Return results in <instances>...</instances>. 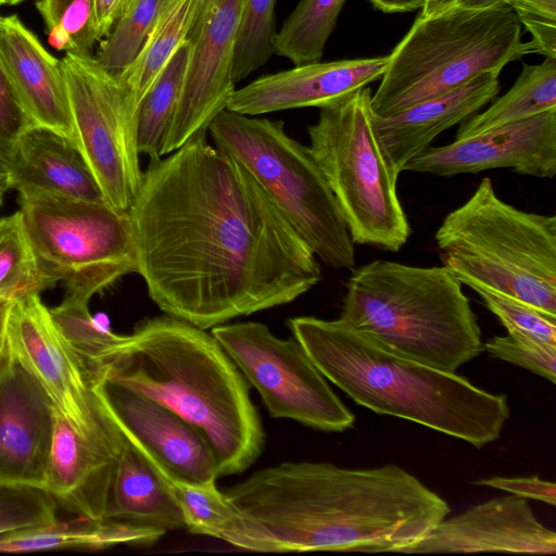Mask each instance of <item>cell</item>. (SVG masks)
<instances>
[{
  "label": "cell",
  "mask_w": 556,
  "mask_h": 556,
  "mask_svg": "<svg viewBox=\"0 0 556 556\" xmlns=\"http://www.w3.org/2000/svg\"><path fill=\"white\" fill-rule=\"evenodd\" d=\"M206 132L150 160L128 211L150 299L204 330L291 303L321 280L308 245Z\"/></svg>",
  "instance_id": "1"
},
{
  "label": "cell",
  "mask_w": 556,
  "mask_h": 556,
  "mask_svg": "<svg viewBox=\"0 0 556 556\" xmlns=\"http://www.w3.org/2000/svg\"><path fill=\"white\" fill-rule=\"evenodd\" d=\"M225 495L236 518L220 540L257 553H404L451 510L395 464L351 469L283 462Z\"/></svg>",
  "instance_id": "2"
},
{
  "label": "cell",
  "mask_w": 556,
  "mask_h": 556,
  "mask_svg": "<svg viewBox=\"0 0 556 556\" xmlns=\"http://www.w3.org/2000/svg\"><path fill=\"white\" fill-rule=\"evenodd\" d=\"M103 377L170 409L210 445L218 477L247 470L265 432L248 382L204 329L168 315L137 324Z\"/></svg>",
  "instance_id": "3"
},
{
  "label": "cell",
  "mask_w": 556,
  "mask_h": 556,
  "mask_svg": "<svg viewBox=\"0 0 556 556\" xmlns=\"http://www.w3.org/2000/svg\"><path fill=\"white\" fill-rule=\"evenodd\" d=\"M326 379L357 404L482 447L500 438L510 412L505 394L394 352L345 320H288Z\"/></svg>",
  "instance_id": "4"
},
{
  "label": "cell",
  "mask_w": 556,
  "mask_h": 556,
  "mask_svg": "<svg viewBox=\"0 0 556 556\" xmlns=\"http://www.w3.org/2000/svg\"><path fill=\"white\" fill-rule=\"evenodd\" d=\"M340 318L394 352L448 372L483 351L469 299L443 265H362L346 280Z\"/></svg>",
  "instance_id": "5"
},
{
  "label": "cell",
  "mask_w": 556,
  "mask_h": 556,
  "mask_svg": "<svg viewBox=\"0 0 556 556\" xmlns=\"http://www.w3.org/2000/svg\"><path fill=\"white\" fill-rule=\"evenodd\" d=\"M440 260L462 285L556 315V216L522 211L483 178L434 235Z\"/></svg>",
  "instance_id": "6"
},
{
  "label": "cell",
  "mask_w": 556,
  "mask_h": 556,
  "mask_svg": "<svg viewBox=\"0 0 556 556\" xmlns=\"http://www.w3.org/2000/svg\"><path fill=\"white\" fill-rule=\"evenodd\" d=\"M533 53L521 24L507 4L456 5L418 17L389 54L380 85L371 93L375 116L386 118L448 92Z\"/></svg>",
  "instance_id": "7"
},
{
  "label": "cell",
  "mask_w": 556,
  "mask_h": 556,
  "mask_svg": "<svg viewBox=\"0 0 556 556\" xmlns=\"http://www.w3.org/2000/svg\"><path fill=\"white\" fill-rule=\"evenodd\" d=\"M214 146L260 185L312 252L334 269L355 265L354 242L342 210L311 149L281 121L230 110L208 125Z\"/></svg>",
  "instance_id": "8"
},
{
  "label": "cell",
  "mask_w": 556,
  "mask_h": 556,
  "mask_svg": "<svg viewBox=\"0 0 556 556\" xmlns=\"http://www.w3.org/2000/svg\"><path fill=\"white\" fill-rule=\"evenodd\" d=\"M371 89L319 109L307 127L309 146L344 215L354 243L397 252L410 237L400 201L399 173L384 156L374 127Z\"/></svg>",
  "instance_id": "9"
},
{
  "label": "cell",
  "mask_w": 556,
  "mask_h": 556,
  "mask_svg": "<svg viewBox=\"0 0 556 556\" xmlns=\"http://www.w3.org/2000/svg\"><path fill=\"white\" fill-rule=\"evenodd\" d=\"M23 219L41 267L66 296L89 302L137 273L128 212L46 192H20Z\"/></svg>",
  "instance_id": "10"
},
{
  "label": "cell",
  "mask_w": 556,
  "mask_h": 556,
  "mask_svg": "<svg viewBox=\"0 0 556 556\" xmlns=\"http://www.w3.org/2000/svg\"><path fill=\"white\" fill-rule=\"evenodd\" d=\"M76 142L106 204L128 212L143 170L137 139L139 101L121 77L91 54L66 52L61 59Z\"/></svg>",
  "instance_id": "11"
},
{
  "label": "cell",
  "mask_w": 556,
  "mask_h": 556,
  "mask_svg": "<svg viewBox=\"0 0 556 556\" xmlns=\"http://www.w3.org/2000/svg\"><path fill=\"white\" fill-rule=\"evenodd\" d=\"M211 333L256 389L271 417L327 432L353 427V413L294 337L281 339L256 321L223 324Z\"/></svg>",
  "instance_id": "12"
},
{
  "label": "cell",
  "mask_w": 556,
  "mask_h": 556,
  "mask_svg": "<svg viewBox=\"0 0 556 556\" xmlns=\"http://www.w3.org/2000/svg\"><path fill=\"white\" fill-rule=\"evenodd\" d=\"M5 337L13 361L73 427L101 440L124 441L96 392L97 382L56 327L39 293L12 299Z\"/></svg>",
  "instance_id": "13"
},
{
  "label": "cell",
  "mask_w": 556,
  "mask_h": 556,
  "mask_svg": "<svg viewBox=\"0 0 556 556\" xmlns=\"http://www.w3.org/2000/svg\"><path fill=\"white\" fill-rule=\"evenodd\" d=\"M244 0H201L188 35L191 52L162 156L207 131L236 90L232 68Z\"/></svg>",
  "instance_id": "14"
},
{
  "label": "cell",
  "mask_w": 556,
  "mask_h": 556,
  "mask_svg": "<svg viewBox=\"0 0 556 556\" xmlns=\"http://www.w3.org/2000/svg\"><path fill=\"white\" fill-rule=\"evenodd\" d=\"M96 392L124 438L166 480L216 482L214 454L202 434L162 404L102 377Z\"/></svg>",
  "instance_id": "15"
},
{
  "label": "cell",
  "mask_w": 556,
  "mask_h": 556,
  "mask_svg": "<svg viewBox=\"0 0 556 556\" xmlns=\"http://www.w3.org/2000/svg\"><path fill=\"white\" fill-rule=\"evenodd\" d=\"M508 168L552 179L556 175V110L453 142L429 146L403 170L451 177Z\"/></svg>",
  "instance_id": "16"
},
{
  "label": "cell",
  "mask_w": 556,
  "mask_h": 556,
  "mask_svg": "<svg viewBox=\"0 0 556 556\" xmlns=\"http://www.w3.org/2000/svg\"><path fill=\"white\" fill-rule=\"evenodd\" d=\"M484 552L554 555L556 533L539 521L527 498L511 494L444 518L404 554Z\"/></svg>",
  "instance_id": "17"
},
{
  "label": "cell",
  "mask_w": 556,
  "mask_h": 556,
  "mask_svg": "<svg viewBox=\"0 0 556 556\" xmlns=\"http://www.w3.org/2000/svg\"><path fill=\"white\" fill-rule=\"evenodd\" d=\"M389 54L313 62L256 78L231 94L227 110L256 116L337 103L382 77Z\"/></svg>",
  "instance_id": "18"
},
{
  "label": "cell",
  "mask_w": 556,
  "mask_h": 556,
  "mask_svg": "<svg viewBox=\"0 0 556 556\" xmlns=\"http://www.w3.org/2000/svg\"><path fill=\"white\" fill-rule=\"evenodd\" d=\"M53 431L41 490L77 517L104 519L119 453L125 444L93 438L52 407Z\"/></svg>",
  "instance_id": "19"
},
{
  "label": "cell",
  "mask_w": 556,
  "mask_h": 556,
  "mask_svg": "<svg viewBox=\"0 0 556 556\" xmlns=\"http://www.w3.org/2000/svg\"><path fill=\"white\" fill-rule=\"evenodd\" d=\"M52 431L51 403L13 361L0 378V484L41 489Z\"/></svg>",
  "instance_id": "20"
},
{
  "label": "cell",
  "mask_w": 556,
  "mask_h": 556,
  "mask_svg": "<svg viewBox=\"0 0 556 556\" xmlns=\"http://www.w3.org/2000/svg\"><path fill=\"white\" fill-rule=\"evenodd\" d=\"M0 63L31 123L77 144L61 62L16 14L0 18Z\"/></svg>",
  "instance_id": "21"
},
{
  "label": "cell",
  "mask_w": 556,
  "mask_h": 556,
  "mask_svg": "<svg viewBox=\"0 0 556 556\" xmlns=\"http://www.w3.org/2000/svg\"><path fill=\"white\" fill-rule=\"evenodd\" d=\"M500 73L489 72L443 94L386 118L374 115L376 137L399 173L442 131L464 122L496 98Z\"/></svg>",
  "instance_id": "22"
},
{
  "label": "cell",
  "mask_w": 556,
  "mask_h": 556,
  "mask_svg": "<svg viewBox=\"0 0 556 556\" xmlns=\"http://www.w3.org/2000/svg\"><path fill=\"white\" fill-rule=\"evenodd\" d=\"M10 189L102 203V191L78 146L56 131L30 126L18 138L7 170Z\"/></svg>",
  "instance_id": "23"
},
{
  "label": "cell",
  "mask_w": 556,
  "mask_h": 556,
  "mask_svg": "<svg viewBox=\"0 0 556 556\" xmlns=\"http://www.w3.org/2000/svg\"><path fill=\"white\" fill-rule=\"evenodd\" d=\"M104 519L154 528L164 533L185 528L167 480L126 439L115 465Z\"/></svg>",
  "instance_id": "24"
},
{
  "label": "cell",
  "mask_w": 556,
  "mask_h": 556,
  "mask_svg": "<svg viewBox=\"0 0 556 556\" xmlns=\"http://www.w3.org/2000/svg\"><path fill=\"white\" fill-rule=\"evenodd\" d=\"M165 533L154 528L113 519L54 521L0 535V553L53 549L100 551L118 545L151 546Z\"/></svg>",
  "instance_id": "25"
},
{
  "label": "cell",
  "mask_w": 556,
  "mask_h": 556,
  "mask_svg": "<svg viewBox=\"0 0 556 556\" xmlns=\"http://www.w3.org/2000/svg\"><path fill=\"white\" fill-rule=\"evenodd\" d=\"M551 110H556V59L545 58L540 64H523L511 88L486 110L462 122L455 139H465Z\"/></svg>",
  "instance_id": "26"
},
{
  "label": "cell",
  "mask_w": 556,
  "mask_h": 556,
  "mask_svg": "<svg viewBox=\"0 0 556 556\" xmlns=\"http://www.w3.org/2000/svg\"><path fill=\"white\" fill-rule=\"evenodd\" d=\"M201 0H165L141 50L121 75L139 103L178 48L188 39Z\"/></svg>",
  "instance_id": "27"
},
{
  "label": "cell",
  "mask_w": 556,
  "mask_h": 556,
  "mask_svg": "<svg viewBox=\"0 0 556 556\" xmlns=\"http://www.w3.org/2000/svg\"><path fill=\"white\" fill-rule=\"evenodd\" d=\"M191 45L187 39L174 53L138 108L137 139L139 153L162 157V149L181 94Z\"/></svg>",
  "instance_id": "28"
},
{
  "label": "cell",
  "mask_w": 556,
  "mask_h": 556,
  "mask_svg": "<svg viewBox=\"0 0 556 556\" xmlns=\"http://www.w3.org/2000/svg\"><path fill=\"white\" fill-rule=\"evenodd\" d=\"M345 0H299L276 33L274 54L293 65L318 62Z\"/></svg>",
  "instance_id": "29"
},
{
  "label": "cell",
  "mask_w": 556,
  "mask_h": 556,
  "mask_svg": "<svg viewBox=\"0 0 556 556\" xmlns=\"http://www.w3.org/2000/svg\"><path fill=\"white\" fill-rule=\"evenodd\" d=\"M88 303L65 295L58 306L49 309L56 327L98 383L117 358L127 336L99 326Z\"/></svg>",
  "instance_id": "30"
},
{
  "label": "cell",
  "mask_w": 556,
  "mask_h": 556,
  "mask_svg": "<svg viewBox=\"0 0 556 556\" xmlns=\"http://www.w3.org/2000/svg\"><path fill=\"white\" fill-rule=\"evenodd\" d=\"M56 282L41 267L21 211L0 217V299L40 293Z\"/></svg>",
  "instance_id": "31"
},
{
  "label": "cell",
  "mask_w": 556,
  "mask_h": 556,
  "mask_svg": "<svg viewBox=\"0 0 556 556\" xmlns=\"http://www.w3.org/2000/svg\"><path fill=\"white\" fill-rule=\"evenodd\" d=\"M165 0H132L105 39L96 61L109 73L121 76L134 62L150 34Z\"/></svg>",
  "instance_id": "32"
},
{
  "label": "cell",
  "mask_w": 556,
  "mask_h": 556,
  "mask_svg": "<svg viewBox=\"0 0 556 556\" xmlns=\"http://www.w3.org/2000/svg\"><path fill=\"white\" fill-rule=\"evenodd\" d=\"M35 5L54 49L91 54L99 41L93 0H38Z\"/></svg>",
  "instance_id": "33"
},
{
  "label": "cell",
  "mask_w": 556,
  "mask_h": 556,
  "mask_svg": "<svg viewBox=\"0 0 556 556\" xmlns=\"http://www.w3.org/2000/svg\"><path fill=\"white\" fill-rule=\"evenodd\" d=\"M167 482L181 510L185 528L193 534L220 540L233 522L236 511L215 482Z\"/></svg>",
  "instance_id": "34"
},
{
  "label": "cell",
  "mask_w": 556,
  "mask_h": 556,
  "mask_svg": "<svg viewBox=\"0 0 556 556\" xmlns=\"http://www.w3.org/2000/svg\"><path fill=\"white\" fill-rule=\"evenodd\" d=\"M275 7L276 0H244L232 68L235 84L262 67L274 54Z\"/></svg>",
  "instance_id": "35"
},
{
  "label": "cell",
  "mask_w": 556,
  "mask_h": 556,
  "mask_svg": "<svg viewBox=\"0 0 556 556\" xmlns=\"http://www.w3.org/2000/svg\"><path fill=\"white\" fill-rule=\"evenodd\" d=\"M506 328L507 332L556 345V315L541 311L518 299L486 290L476 291Z\"/></svg>",
  "instance_id": "36"
},
{
  "label": "cell",
  "mask_w": 556,
  "mask_h": 556,
  "mask_svg": "<svg viewBox=\"0 0 556 556\" xmlns=\"http://www.w3.org/2000/svg\"><path fill=\"white\" fill-rule=\"evenodd\" d=\"M56 506L41 489L0 484V535L54 521Z\"/></svg>",
  "instance_id": "37"
},
{
  "label": "cell",
  "mask_w": 556,
  "mask_h": 556,
  "mask_svg": "<svg viewBox=\"0 0 556 556\" xmlns=\"http://www.w3.org/2000/svg\"><path fill=\"white\" fill-rule=\"evenodd\" d=\"M483 350L493 357L522 367L552 383L556 382V345L507 332L506 336L488 340Z\"/></svg>",
  "instance_id": "38"
},
{
  "label": "cell",
  "mask_w": 556,
  "mask_h": 556,
  "mask_svg": "<svg viewBox=\"0 0 556 556\" xmlns=\"http://www.w3.org/2000/svg\"><path fill=\"white\" fill-rule=\"evenodd\" d=\"M507 5L530 33L532 52L556 59V0H510Z\"/></svg>",
  "instance_id": "39"
},
{
  "label": "cell",
  "mask_w": 556,
  "mask_h": 556,
  "mask_svg": "<svg viewBox=\"0 0 556 556\" xmlns=\"http://www.w3.org/2000/svg\"><path fill=\"white\" fill-rule=\"evenodd\" d=\"M35 126L24 111L0 63V169L7 173L21 135Z\"/></svg>",
  "instance_id": "40"
},
{
  "label": "cell",
  "mask_w": 556,
  "mask_h": 556,
  "mask_svg": "<svg viewBox=\"0 0 556 556\" xmlns=\"http://www.w3.org/2000/svg\"><path fill=\"white\" fill-rule=\"evenodd\" d=\"M473 483L498 489L523 498L541 501L551 506L556 504L555 483L539 477H491Z\"/></svg>",
  "instance_id": "41"
},
{
  "label": "cell",
  "mask_w": 556,
  "mask_h": 556,
  "mask_svg": "<svg viewBox=\"0 0 556 556\" xmlns=\"http://www.w3.org/2000/svg\"><path fill=\"white\" fill-rule=\"evenodd\" d=\"M132 0H93L99 40L109 35L112 27Z\"/></svg>",
  "instance_id": "42"
},
{
  "label": "cell",
  "mask_w": 556,
  "mask_h": 556,
  "mask_svg": "<svg viewBox=\"0 0 556 556\" xmlns=\"http://www.w3.org/2000/svg\"><path fill=\"white\" fill-rule=\"evenodd\" d=\"M372 7L384 13L412 12L424 7L426 0H368Z\"/></svg>",
  "instance_id": "43"
},
{
  "label": "cell",
  "mask_w": 556,
  "mask_h": 556,
  "mask_svg": "<svg viewBox=\"0 0 556 556\" xmlns=\"http://www.w3.org/2000/svg\"><path fill=\"white\" fill-rule=\"evenodd\" d=\"M459 0H426L419 16L428 17L447 11L458 4Z\"/></svg>",
  "instance_id": "44"
},
{
  "label": "cell",
  "mask_w": 556,
  "mask_h": 556,
  "mask_svg": "<svg viewBox=\"0 0 556 556\" xmlns=\"http://www.w3.org/2000/svg\"><path fill=\"white\" fill-rule=\"evenodd\" d=\"M510 0H459L458 4L459 7L464 8H489L500 4H508Z\"/></svg>",
  "instance_id": "45"
},
{
  "label": "cell",
  "mask_w": 556,
  "mask_h": 556,
  "mask_svg": "<svg viewBox=\"0 0 556 556\" xmlns=\"http://www.w3.org/2000/svg\"><path fill=\"white\" fill-rule=\"evenodd\" d=\"M12 300L0 299V339L5 336L8 314Z\"/></svg>",
  "instance_id": "46"
},
{
  "label": "cell",
  "mask_w": 556,
  "mask_h": 556,
  "mask_svg": "<svg viewBox=\"0 0 556 556\" xmlns=\"http://www.w3.org/2000/svg\"><path fill=\"white\" fill-rule=\"evenodd\" d=\"M10 189L8 174L0 169V207L3 202V197L7 190Z\"/></svg>",
  "instance_id": "47"
},
{
  "label": "cell",
  "mask_w": 556,
  "mask_h": 556,
  "mask_svg": "<svg viewBox=\"0 0 556 556\" xmlns=\"http://www.w3.org/2000/svg\"><path fill=\"white\" fill-rule=\"evenodd\" d=\"M23 0H8L9 4H17L22 2Z\"/></svg>",
  "instance_id": "48"
},
{
  "label": "cell",
  "mask_w": 556,
  "mask_h": 556,
  "mask_svg": "<svg viewBox=\"0 0 556 556\" xmlns=\"http://www.w3.org/2000/svg\"><path fill=\"white\" fill-rule=\"evenodd\" d=\"M3 4H9L8 0H0V5H3ZM1 18V16H0Z\"/></svg>",
  "instance_id": "49"
}]
</instances>
